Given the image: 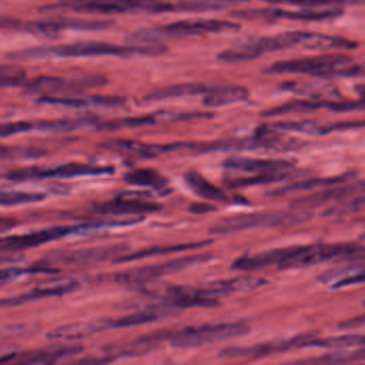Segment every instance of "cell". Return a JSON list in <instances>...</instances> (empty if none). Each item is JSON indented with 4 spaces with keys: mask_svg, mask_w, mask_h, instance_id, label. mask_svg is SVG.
<instances>
[{
    "mask_svg": "<svg viewBox=\"0 0 365 365\" xmlns=\"http://www.w3.org/2000/svg\"><path fill=\"white\" fill-rule=\"evenodd\" d=\"M357 91L359 92L360 96H365V85L358 86Z\"/></svg>",
    "mask_w": 365,
    "mask_h": 365,
    "instance_id": "52",
    "label": "cell"
},
{
    "mask_svg": "<svg viewBox=\"0 0 365 365\" xmlns=\"http://www.w3.org/2000/svg\"><path fill=\"white\" fill-rule=\"evenodd\" d=\"M34 130L44 132V120H40V121L4 122V123H0V139L26 134V133L34 132Z\"/></svg>",
    "mask_w": 365,
    "mask_h": 365,
    "instance_id": "42",
    "label": "cell"
},
{
    "mask_svg": "<svg viewBox=\"0 0 365 365\" xmlns=\"http://www.w3.org/2000/svg\"><path fill=\"white\" fill-rule=\"evenodd\" d=\"M16 353L14 351H11L9 347H1L0 349V365L9 364L14 359Z\"/></svg>",
    "mask_w": 365,
    "mask_h": 365,
    "instance_id": "51",
    "label": "cell"
},
{
    "mask_svg": "<svg viewBox=\"0 0 365 365\" xmlns=\"http://www.w3.org/2000/svg\"><path fill=\"white\" fill-rule=\"evenodd\" d=\"M314 32L289 31L276 36L252 38L231 48L225 49L217 56V60L223 63H240L252 61L267 53H276L295 46L309 48Z\"/></svg>",
    "mask_w": 365,
    "mask_h": 365,
    "instance_id": "3",
    "label": "cell"
},
{
    "mask_svg": "<svg viewBox=\"0 0 365 365\" xmlns=\"http://www.w3.org/2000/svg\"><path fill=\"white\" fill-rule=\"evenodd\" d=\"M312 212L308 210H279V212H251L227 217L217 221L210 229L212 234L238 233L248 230L264 227H294L304 225L312 219Z\"/></svg>",
    "mask_w": 365,
    "mask_h": 365,
    "instance_id": "4",
    "label": "cell"
},
{
    "mask_svg": "<svg viewBox=\"0 0 365 365\" xmlns=\"http://www.w3.org/2000/svg\"><path fill=\"white\" fill-rule=\"evenodd\" d=\"M168 48L162 44L117 45L105 42H77L72 44L38 46L21 49L8 53L12 61H36V60L61 59V58L86 57H160Z\"/></svg>",
    "mask_w": 365,
    "mask_h": 365,
    "instance_id": "1",
    "label": "cell"
},
{
    "mask_svg": "<svg viewBox=\"0 0 365 365\" xmlns=\"http://www.w3.org/2000/svg\"><path fill=\"white\" fill-rule=\"evenodd\" d=\"M25 77V70L19 66L0 64V89L24 85Z\"/></svg>",
    "mask_w": 365,
    "mask_h": 365,
    "instance_id": "44",
    "label": "cell"
},
{
    "mask_svg": "<svg viewBox=\"0 0 365 365\" xmlns=\"http://www.w3.org/2000/svg\"><path fill=\"white\" fill-rule=\"evenodd\" d=\"M128 251V247L123 244L74 249V250H59L49 253L36 264L58 272V268L64 267V266L92 265V264L102 263L108 259L115 261L118 257L126 255Z\"/></svg>",
    "mask_w": 365,
    "mask_h": 365,
    "instance_id": "9",
    "label": "cell"
},
{
    "mask_svg": "<svg viewBox=\"0 0 365 365\" xmlns=\"http://www.w3.org/2000/svg\"><path fill=\"white\" fill-rule=\"evenodd\" d=\"M332 78H365V63L349 62L336 68L329 79Z\"/></svg>",
    "mask_w": 365,
    "mask_h": 365,
    "instance_id": "45",
    "label": "cell"
},
{
    "mask_svg": "<svg viewBox=\"0 0 365 365\" xmlns=\"http://www.w3.org/2000/svg\"><path fill=\"white\" fill-rule=\"evenodd\" d=\"M185 182L197 197L208 201L225 203L229 202L227 193L212 182L206 180L197 171H188L184 175Z\"/></svg>",
    "mask_w": 365,
    "mask_h": 365,
    "instance_id": "32",
    "label": "cell"
},
{
    "mask_svg": "<svg viewBox=\"0 0 365 365\" xmlns=\"http://www.w3.org/2000/svg\"><path fill=\"white\" fill-rule=\"evenodd\" d=\"M323 283L330 284L331 289H340L353 285L364 284L365 262L349 265V267L332 269L319 276Z\"/></svg>",
    "mask_w": 365,
    "mask_h": 365,
    "instance_id": "30",
    "label": "cell"
},
{
    "mask_svg": "<svg viewBox=\"0 0 365 365\" xmlns=\"http://www.w3.org/2000/svg\"><path fill=\"white\" fill-rule=\"evenodd\" d=\"M294 166L295 163L291 160H262V158H240V156H232L223 162V167L227 170L251 175L291 171Z\"/></svg>",
    "mask_w": 365,
    "mask_h": 365,
    "instance_id": "20",
    "label": "cell"
},
{
    "mask_svg": "<svg viewBox=\"0 0 365 365\" xmlns=\"http://www.w3.org/2000/svg\"><path fill=\"white\" fill-rule=\"evenodd\" d=\"M124 180L134 186L148 187V188L162 190L168 185V179L160 171L151 168H140L130 171L124 175Z\"/></svg>",
    "mask_w": 365,
    "mask_h": 365,
    "instance_id": "37",
    "label": "cell"
},
{
    "mask_svg": "<svg viewBox=\"0 0 365 365\" xmlns=\"http://www.w3.org/2000/svg\"><path fill=\"white\" fill-rule=\"evenodd\" d=\"M83 351V347L78 344L58 345L26 353L21 358H16V355L9 365H60L76 357Z\"/></svg>",
    "mask_w": 365,
    "mask_h": 365,
    "instance_id": "22",
    "label": "cell"
},
{
    "mask_svg": "<svg viewBox=\"0 0 365 365\" xmlns=\"http://www.w3.org/2000/svg\"><path fill=\"white\" fill-rule=\"evenodd\" d=\"M361 240H365V233L364 234V235L361 236Z\"/></svg>",
    "mask_w": 365,
    "mask_h": 365,
    "instance_id": "53",
    "label": "cell"
},
{
    "mask_svg": "<svg viewBox=\"0 0 365 365\" xmlns=\"http://www.w3.org/2000/svg\"><path fill=\"white\" fill-rule=\"evenodd\" d=\"M272 128L283 132L299 133V134L309 135V136H324L336 132L356 130L364 128V122H326L310 121H287L279 122L272 124Z\"/></svg>",
    "mask_w": 365,
    "mask_h": 365,
    "instance_id": "23",
    "label": "cell"
},
{
    "mask_svg": "<svg viewBox=\"0 0 365 365\" xmlns=\"http://www.w3.org/2000/svg\"><path fill=\"white\" fill-rule=\"evenodd\" d=\"M163 206L155 202L147 201L140 197H115L109 201L98 204L94 207L98 214L113 215V216H140L160 212Z\"/></svg>",
    "mask_w": 365,
    "mask_h": 365,
    "instance_id": "21",
    "label": "cell"
},
{
    "mask_svg": "<svg viewBox=\"0 0 365 365\" xmlns=\"http://www.w3.org/2000/svg\"><path fill=\"white\" fill-rule=\"evenodd\" d=\"M217 208L215 207L214 205L210 203H203V202H200V203H193L192 205L190 206V212H192L193 214H206V212H215Z\"/></svg>",
    "mask_w": 365,
    "mask_h": 365,
    "instance_id": "50",
    "label": "cell"
},
{
    "mask_svg": "<svg viewBox=\"0 0 365 365\" xmlns=\"http://www.w3.org/2000/svg\"><path fill=\"white\" fill-rule=\"evenodd\" d=\"M293 177L291 171H282V173H261V175H252L249 177L235 178L227 182L230 188H246V187L259 186V185L272 184L287 181Z\"/></svg>",
    "mask_w": 365,
    "mask_h": 365,
    "instance_id": "38",
    "label": "cell"
},
{
    "mask_svg": "<svg viewBox=\"0 0 365 365\" xmlns=\"http://www.w3.org/2000/svg\"><path fill=\"white\" fill-rule=\"evenodd\" d=\"M309 347L317 349H334V351H347V349H364L365 347V334H349L341 336L319 338L315 336L311 341Z\"/></svg>",
    "mask_w": 365,
    "mask_h": 365,
    "instance_id": "34",
    "label": "cell"
},
{
    "mask_svg": "<svg viewBox=\"0 0 365 365\" xmlns=\"http://www.w3.org/2000/svg\"><path fill=\"white\" fill-rule=\"evenodd\" d=\"M364 306H365V302H364Z\"/></svg>",
    "mask_w": 365,
    "mask_h": 365,
    "instance_id": "54",
    "label": "cell"
},
{
    "mask_svg": "<svg viewBox=\"0 0 365 365\" xmlns=\"http://www.w3.org/2000/svg\"><path fill=\"white\" fill-rule=\"evenodd\" d=\"M46 195L42 192L9 190L0 188V206H19L44 201Z\"/></svg>",
    "mask_w": 365,
    "mask_h": 365,
    "instance_id": "41",
    "label": "cell"
},
{
    "mask_svg": "<svg viewBox=\"0 0 365 365\" xmlns=\"http://www.w3.org/2000/svg\"><path fill=\"white\" fill-rule=\"evenodd\" d=\"M21 223L19 219L13 217L0 216V234L6 233L16 227Z\"/></svg>",
    "mask_w": 365,
    "mask_h": 365,
    "instance_id": "49",
    "label": "cell"
},
{
    "mask_svg": "<svg viewBox=\"0 0 365 365\" xmlns=\"http://www.w3.org/2000/svg\"><path fill=\"white\" fill-rule=\"evenodd\" d=\"M281 89L283 91L306 96L309 100H334V98L341 96L340 92L336 88L323 83L287 81L281 85Z\"/></svg>",
    "mask_w": 365,
    "mask_h": 365,
    "instance_id": "31",
    "label": "cell"
},
{
    "mask_svg": "<svg viewBox=\"0 0 365 365\" xmlns=\"http://www.w3.org/2000/svg\"><path fill=\"white\" fill-rule=\"evenodd\" d=\"M45 155L46 151L41 148L0 145V163L38 160Z\"/></svg>",
    "mask_w": 365,
    "mask_h": 365,
    "instance_id": "39",
    "label": "cell"
},
{
    "mask_svg": "<svg viewBox=\"0 0 365 365\" xmlns=\"http://www.w3.org/2000/svg\"><path fill=\"white\" fill-rule=\"evenodd\" d=\"M108 83V79L102 75L86 76L58 77L40 76L24 83L27 93L43 96H66L81 93L86 90L103 87Z\"/></svg>",
    "mask_w": 365,
    "mask_h": 365,
    "instance_id": "11",
    "label": "cell"
},
{
    "mask_svg": "<svg viewBox=\"0 0 365 365\" xmlns=\"http://www.w3.org/2000/svg\"><path fill=\"white\" fill-rule=\"evenodd\" d=\"M217 86L206 85V83H177L167 86L160 89L150 92L143 98L145 102H162L171 98H187V96H208L216 90Z\"/></svg>",
    "mask_w": 365,
    "mask_h": 365,
    "instance_id": "27",
    "label": "cell"
},
{
    "mask_svg": "<svg viewBox=\"0 0 365 365\" xmlns=\"http://www.w3.org/2000/svg\"><path fill=\"white\" fill-rule=\"evenodd\" d=\"M166 308H216L220 302L210 297L203 287H169L160 294Z\"/></svg>",
    "mask_w": 365,
    "mask_h": 365,
    "instance_id": "19",
    "label": "cell"
},
{
    "mask_svg": "<svg viewBox=\"0 0 365 365\" xmlns=\"http://www.w3.org/2000/svg\"><path fill=\"white\" fill-rule=\"evenodd\" d=\"M353 61L349 56L343 53H328L317 57L300 58V59L283 60L274 62L263 70L264 74L310 75L319 78L329 79L330 75L340 68Z\"/></svg>",
    "mask_w": 365,
    "mask_h": 365,
    "instance_id": "10",
    "label": "cell"
},
{
    "mask_svg": "<svg viewBox=\"0 0 365 365\" xmlns=\"http://www.w3.org/2000/svg\"><path fill=\"white\" fill-rule=\"evenodd\" d=\"M304 245L299 246L285 247V248L274 249L264 251L257 255H244L238 257L232 264V269L240 272H251V270L263 269L270 266H278L282 269L285 264L295 259L304 250Z\"/></svg>",
    "mask_w": 365,
    "mask_h": 365,
    "instance_id": "18",
    "label": "cell"
},
{
    "mask_svg": "<svg viewBox=\"0 0 365 365\" xmlns=\"http://www.w3.org/2000/svg\"><path fill=\"white\" fill-rule=\"evenodd\" d=\"M250 332L245 322L192 326L169 331L168 342L177 349H195L204 345L242 338Z\"/></svg>",
    "mask_w": 365,
    "mask_h": 365,
    "instance_id": "5",
    "label": "cell"
},
{
    "mask_svg": "<svg viewBox=\"0 0 365 365\" xmlns=\"http://www.w3.org/2000/svg\"><path fill=\"white\" fill-rule=\"evenodd\" d=\"M167 312L156 309V310L139 311L132 314L124 315L118 319H107L109 330L121 329V328L137 327V326L145 325L148 323H153L165 317Z\"/></svg>",
    "mask_w": 365,
    "mask_h": 365,
    "instance_id": "36",
    "label": "cell"
},
{
    "mask_svg": "<svg viewBox=\"0 0 365 365\" xmlns=\"http://www.w3.org/2000/svg\"><path fill=\"white\" fill-rule=\"evenodd\" d=\"M27 331V327L23 325L6 326L0 328V339H10L23 336Z\"/></svg>",
    "mask_w": 365,
    "mask_h": 365,
    "instance_id": "47",
    "label": "cell"
},
{
    "mask_svg": "<svg viewBox=\"0 0 365 365\" xmlns=\"http://www.w3.org/2000/svg\"><path fill=\"white\" fill-rule=\"evenodd\" d=\"M102 147L108 151L115 152L122 155L130 158L150 160L160 158L166 154L175 152L188 151L189 143H167V145H156L143 141L130 140V139H113L103 143Z\"/></svg>",
    "mask_w": 365,
    "mask_h": 365,
    "instance_id": "16",
    "label": "cell"
},
{
    "mask_svg": "<svg viewBox=\"0 0 365 365\" xmlns=\"http://www.w3.org/2000/svg\"><path fill=\"white\" fill-rule=\"evenodd\" d=\"M56 270L49 269V268L42 267V266L34 265L30 267H12V266H0V287L12 282L25 274H56Z\"/></svg>",
    "mask_w": 365,
    "mask_h": 365,
    "instance_id": "43",
    "label": "cell"
},
{
    "mask_svg": "<svg viewBox=\"0 0 365 365\" xmlns=\"http://www.w3.org/2000/svg\"><path fill=\"white\" fill-rule=\"evenodd\" d=\"M240 25L227 19H187L169 25L145 28L126 36L133 44H160V42L203 34H232L240 30Z\"/></svg>",
    "mask_w": 365,
    "mask_h": 365,
    "instance_id": "2",
    "label": "cell"
},
{
    "mask_svg": "<svg viewBox=\"0 0 365 365\" xmlns=\"http://www.w3.org/2000/svg\"><path fill=\"white\" fill-rule=\"evenodd\" d=\"M106 227L105 221L85 225H55L15 235L0 236V255H19L21 251L38 248L56 240L75 235L90 229Z\"/></svg>",
    "mask_w": 365,
    "mask_h": 365,
    "instance_id": "6",
    "label": "cell"
},
{
    "mask_svg": "<svg viewBox=\"0 0 365 365\" xmlns=\"http://www.w3.org/2000/svg\"><path fill=\"white\" fill-rule=\"evenodd\" d=\"M208 118V113H175V111H158L152 115H138V117L118 118L106 122H98L96 128L101 132H117L130 128H145L158 125L160 122L186 121V120Z\"/></svg>",
    "mask_w": 365,
    "mask_h": 365,
    "instance_id": "17",
    "label": "cell"
},
{
    "mask_svg": "<svg viewBox=\"0 0 365 365\" xmlns=\"http://www.w3.org/2000/svg\"><path fill=\"white\" fill-rule=\"evenodd\" d=\"M342 8L302 9V10H284L279 8L248 9L234 11L235 17L245 19H287V21H322L342 16Z\"/></svg>",
    "mask_w": 365,
    "mask_h": 365,
    "instance_id": "15",
    "label": "cell"
},
{
    "mask_svg": "<svg viewBox=\"0 0 365 365\" xmlns=\"http://www.w3.org/2000/svg\"><path fill=\"white\" fill-rule=\"evenodd\" d=\"M212 244V240H202V242H184V244L160 245V246L150 247L141 249L136 252L126 253L113 261L115 264H125L130 262L140 261L149 257H162V255H173V253L182 252V251L197 250Z\"/></svg>",
    "mask_w": 365,
    "mask_h": 365,
    "instance_id": "28",
    "label": "cell"
},
{
    "mask_svg": "<svg viewBox=\"0 0 365 365\" xmlns=\"http://www.w3.org/2000/svg\"><path fill=\"white\" fill-rule=\"evenodd\" d=\"M319 336L317 332H304L284 340L269 341L249 346H232L223 349L222 357L235 359H259L276 354L289 353L309 347L311 341Z\"/></svg>",
    "mask_w": 365,
    "mask_h": 365,
    "instance_id": "14",
    "label": "cell"
},
{
    "mask_svg": "<svg viewBox=\"0 0 365 365\" xmlns=\"http://www.w3.org/2000/svg\"><path fill=\"white\" fill-rule=\"evenodd\" d=\"M329 262L362 263L365 262V245L354 242L306 245L304 251L283 266L282 269L309 267Z\"/></svg>",
    "mask_w": 365,
    "mask_h": 365,
    "instance_id": "8",
    "label": "cell"
},
{
    "mask_svg": "<svg viewBox=\"0 0 365 365\" xmlns=\"http://www.w3.org/2000/svg\"><path fill=\"white\" fill-rule=\"evenodd\" d=\"M106 330H109L107 319H94V321L70 324V325L56 328L53 331L48 332L47 339L51 341L72 342V341L83 340Z\"/></svg>",
    "mask_w": 365,
    "mask_h": 365,
    "instance_id": "25",
    "label": "cell"
},
{
    "mask_svg": "<svg viewBox=\"0 0 365 365\" xmlns=\"http://www.w3.org/2000/svg\"><path fill=\"white\" fill-rule=\"evenodd\" d=\"M356 175L354 173H344V175H336L329 178H317V179L306 180V181L293 182L280 188L274 189L270 195L280 197V195H289V193L298 192V191L322 190V189L330 188L336 185L345 184L353 181Z\"/></svg>",
    "mask_w": 365,
    "mask_h": 365,
    "instance_id": "29",
    "label": "cell"
},
{
    "mask_svg": "<svg viewBox=\"0 0 365 365\" xmlns=\"http://www.w3.org/2000/svg\"><path fill=\"white\" fill-rule=\"evenodd\" d=\"M249 91L242 86H217L216 90L204 96L203 104L210 108L229 106L248 100Z\"/></svg>",
    "mask_w": 365,
    "mask_h": 365,
    "instance_id": "33",
    "label": "cell"
},
{
    "mask_svg": "<svg viewBox=\"0 0 365 365\" xmlns=\"http://www.w3.org/2000/svg\"><path fill=\"white\" fill-rule=\"evenodd\" d=\"M26 24L27 21H21L14 17L0 15V29L21 30L25 32Z\"/></svg>",
    "mask_w": 365,
    "mask_h": 365,
    "instance_id": "46",
    "label": "cell"
},
{
    "mask_svg": "<svg viewBox=\"0 0 365 365\" xmlns=\"http://www.w3.org/2000/svg\"><path fill=\"white\" fill-rule=\"evenodd\" d=\"M270 4L300 6L304 9L342 8L346 4H365V0H263Z\"/></svg>",
    "mask_w": 365,
    "mask_h": 365,
    "instance_id": "40",
    "label": "cell"
},
{
    "mask_svg": "<svg viewBox=\"0 0 365 365\" xmlns=\"http://www.w3.org/2000/svg\"><path fill=\"white\" fill-rule=\"evenodd\" d=\"M73 10L98 14H121V13H169L173 12L175 4L162 0H83L68 4Z\"/></svg>",
    "mask_w": 365,
    "mask_h": 365,
    "instance_id": "13",
    "label": "cell"
},
{
    "mask_svg": "<svg viewBox=\"0 0 365 365\" xmlns=\"http://www.w3.org/2000/svg\"><path fill=\"white\" fill-rule=\"evenodd\" d=\"M265 279L253 276L236 277V278L225 279V280L214 281L204 285V289L208 295L219 299L222 296L231 294L242 293V292L255 291L266 284Z\"/></svg>",
    "mask_w": 365,
    "mask_h": 365,
    "instance_id": "26",
    "label": "cell"
},
{
    "mask_svg": "<svg viewBox=\"0 0 365 365\" xmlns=\"http://www.w3.org/2000/svg\"><path fill=\"white\" fill-rule=\"evenodd\" d=\"M115 169L113 166L68 163L56 167H25L4 173L1 178L13 182L41 181V180L75 179L81 177L111 175Z\"/></svg>",
    "mask_w": 365,
    "mask_h": 365,
    "instance_id": "7",
    "label": "cell"
},
{
    "mask_svg": "<svg viewBox=\"0 0 365 365\" xmlns=\"http://www.w3.org/2000/svg\"><path fill=\"white\" fill-rule=\"evenodd\" d=\"M38 102L55 106L68 107V108H90V107H106L115 108L122 107L128 103L126 98L121 96H93L87 98L77 96H43Z\"/></svg>",
    "mask_w": 365,
    "mask_h": 365,
    "instance_id": "24",
    "label": "cell"
},
{
    "mask_svg": "<svg viewBox=\"0 0 365 365\" xmlns=\"http://www.w3.org/2000/svg\"><path fill=\"white\" fill-rule=\"evenodd\" d=\"M210 259H212V255H206V253L186 255V257L171 259V261L164 262V263L143 266V267L119 272L115 274V280L122 284L137 285V287L147 285L163 278V277L178 274L187 268L205 263Z\"/></svg>",
    "mask_w": 365,
    "mask_h": 365,
    "instance_id": "12",
    "label": "cell"
},
{
    "mask_svg": "<svg viewBox=\"0 0 365 365\" xmlns=\"http://www.w3.org/2000/svg\"><path fill=\"white\" fill-rule=\"evenodd\" d=\"M365 327V313L358 315V317H351V319H345L339 324V328L343 330L358 329V328Z\"/></svg>",
    "mask_w": 365,
    "mask_h": 365,
    "instance_id": "48",
    "label": "cell"
},
{
    "mask_svg": "<svg viewBox=\"0 0 365 365\" xmlns=\"http://www.w3.org/2000/svg\"><path fill=\"white\" fill-rule=\"evenodd\" d=\"M249 1L252 0H184L175 4V12H212Z\"/></svg>",
    "mask_w": 365,
    "mask_h": 365,
    "instance_id": "35",
    "label": "cell"
}]
</instances>
